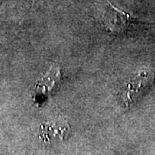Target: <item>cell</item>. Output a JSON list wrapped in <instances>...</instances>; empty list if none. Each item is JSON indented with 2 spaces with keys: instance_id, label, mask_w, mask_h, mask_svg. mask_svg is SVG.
I'll return each instance as SVG.
<instances>
[{
  "instance_id": "3",
  "label": "cell",
  "mask_w": 155,
  "mask_h": 155,
  "mask_svg": "<svg viewBox=\"0 0 155 155\" xmlns=\"http://www.w3.org/2000/svg\"><path fill=\"white\" fill-rule=\"evenodd\" d=\"M70 134L69 124L65 121L57 120L41 124L39 129V137L44 142L63 140Z\"/></svg>"
},
{
  "instance_id": "1",
  "label": "cell",
  "mask_w": 155,
  "mask_h": 155,
  "mask_svg": "<svg viewBox=\"0 0 155 155\" xmlns=\"http://www.w3.org/2000/svg\"><path fill=\"white\" fill-rule=\"evenodd\" d=\"M154 79L153 73L147 70H142L134 76L126 84L122 94V99L125 106L132 104L140 95L153 83Z\"/></svg>"
},
{
  "instance_id": "4",
  "label": "cell",
  "mask_w": 155,
  "mask_h": 155,
  "mask_svg": "<svg viewBox=\"0 0 155 155\" xmlns=\"http://www.w3.org/2000/svg\"><path fill=\"white\" fill-rule=\"evenodd\" d=\"M61 70L58 67H52L45 76L35 85L36 97H46L55 90L61 81Z\"/></svg>"
},
{
  "instance_id": "2",
  "label": "cell",
  "mask_w": 155,
  "mask_h": 155,
  "mask_svg": "<svg viewBox=\"0 0 155 155\" xmlns=\"http://www.w3.org/2000/svg\"><path fill=\"white\" fill-rule=\"evenodd\" d=\"M109 8L104 16V25L106 28L112 33H122L130 28L136 22L130 14L122 11L114 6L109 0H107Z\"/></svg>"
}]
</instances>
